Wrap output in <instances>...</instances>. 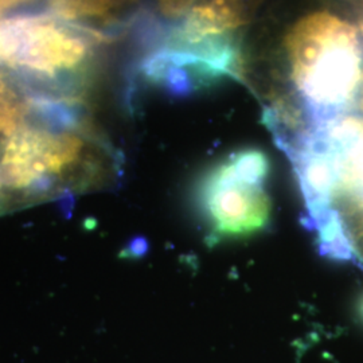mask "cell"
<instances>
[{
  "label": "cell",
  "mask_w": 363,
  "mask_h": 363,
  "mask_svg": "<svg viewBox=\"0 0 363 363\" xmlns=\"http://www.w3.org/2000/svg\"><path fill=\"white\" fill-rule=\"evenodd\" d=\"M50 13L73 26L111 40L139 25L143 0H48Z\"/></svg>",
  "instance_id": "obj_6"
},
{
  "label": "cell",
  "mask_w": 363,
  "mask_h": 363,
  "mask_svg": "<svg viewBox=\"0 0 363 363\" xmlns=\"http://www.w3.org/2000/svg\"><path fill=\"white\" fill-rule=\"evenodd\" d=\"M262 0H202L186 13L175 28L196 38H238L255 19Z\"/></svg>",
  "instance_id": "obj_7"
},
{
  "label": "cell",
  "mask_w": 363,
  "mask_h": 363,
  "mask_svg": "<svg viewBox=\"0 0 363 363\" xmlns=\"http://www.w3.org/2000/svg\"><path fill=\"white\" fill-rule=\"evenodd\" d=\"M294 97L312 123L349 112L363 91V31L320 10L298 19L284 39Z\"/></svg>",
  "instance_id": "obj_1"
},
{
  "label": "cell",
  "mask_w": 363,
  "mask_h": 363,
  "mask_svg": "<svg viewBox=\"0 0 363 363\" xmlns=\"http://www.w3.org/2000/svg\"><path fill=\"white\" fill-rule=\"evenodd\" d=\"M33 0H0V15L18 10L30 4Z\"/></svg>",
  "instance_id": "obj_9"
},
{
  "label": "cell",
  "mask_w": 363,
  "mask_h": 363,
  "mask_svg": "<svg viewBox=\"0 0 363 363\" xmlns=\"http://www.w3.org/2000/svg\"><path fill=\"white\" fill-rule=\"evenodd\" d=\"M196 0H155L160 15L169 21L181 19L195 6Z\"/></svg>",
  "instance_id": "obj_8"
},
{
  "label": "cell",
  "mask_w": 363,
  "mask_h": 363,
  "mask_svg": "<svg viewBox=\"0 0 363 363\" xmlns=\"http://www.w3.org/2000/svg\"><path fill=\"white\" fill-rule=\"evenodd\" d=\"M312 222L325 255L363 267V189L335 193Z\"/></svg>",
  "instance_id": "obj_5"
},
{
  "label": "cell",
  "mask_w": 363,
  "mask_h": 363,
  "mask_svg": "<svg viewBox=\"0 0 363 363\" xmlns=\"http://www.w3.org/2000/svg\"><path fill=\"white\" fill-rule=\"evenodd\" d=\"M238 38H195L164 28L144 48L132 77L174 96H187L228 79H242Z\"/></svg>",
  "instance_id": "obj_4"
},
{
  "label": "cell",
  "mask_w": 363,
  "mask_h": 363,
  "mask_svg": "<svg viewBox=\"0 0 363 363\" xmlns=\"http://www.w3.org/2000/svg\"><path fill=\"white\" fill-rule=\"evenodd\" d=\"M106 42L52 13L0 18V65L27 91L89 97Z\"/></svg>",
  "instance_id": "obj_2"
},
{
  "label": "cell",
  "mask_w": 363,
  "mask_h": 363,
  "mask_svg": "<svg viewBox=\"0 0 363 363\" xmlns=\"http://www.w3.org/2000/svg\"><path fill=\"white\" fill-rule=\"evenodd\" d=\"M269 172V159L257 148L235 151L208 167L195 191L208 238L214 242L247 238L268 228Z\"/></svg>",
  "instance_id": "obj_3"
}]
</instances>
